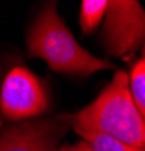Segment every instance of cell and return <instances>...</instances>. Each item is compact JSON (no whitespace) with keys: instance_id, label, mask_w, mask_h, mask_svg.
I'll use <instances>...</instances> for the list:
<instances>
[{"instance_id":"obj_7","label":"cell","mask_w":145,"mask_h":151,"mask_svg":"<svg viewBox=\"0 0 145 151\" xmlns=\"http://www.w3.org/2000/svg\"><path fill=\"white\" fill-rule=\"evenodd\" d=\"M128 91L142 119L145 121V58L133 67L128 77Z\"/></svg>"},{"instance_id":"obj_8","label":"cell","mask_w":145,"mask_h":151,"mask_svg":"<svg viewBox=\"0 0 145 151\" xmlns=\"http://www.w3.org/2000/svg\"><path fill=\"white\" fill-rule=\"evenodd\" d=\"M85 142H88L89 147L92 148V151H144V150H138L128 147L126 144H121L115 139L100 133H92V132H80L79 133Z\"/></svg>"},{"instance_id":"obj_1","label":"cell","mask_w":145,"mask_h":151,"mask_svg":"<svg viewBox=\"0 0 145 151\" xmlns=\"http://www.w3.org/2000/svg\"><path fill=\"white\" fill-rule=\"evenodd\" d=\"M77 133L92 132L145 151V121L128 91V76L118 71L91 104L72 116Z\"/></svg>"},{"instance_id":"obj_10","label":"cell","mask_w":145,"mask_h":151,"mask_svg":"<svg viewBox=\"0 0 145 151\" xmlns=\"http://www.w3.org/2000/svg\"><path fill=\"white\" fill-rule=\"evenodd\" d=\"M144 58H145V45H144Z\"/></svg>"},{"instance_id":"obj_2","label":"cell","mask_w":145,"mask_h":151,"mask_svg":"<svg viewBox=\"0 0 145 151\" xmlns=\"http://www.w3.org/2000/svg\"><path fill=\"white\" fill-rule=\"evenodd\" d=\"M27 50L30 56L44 59L59 73L88 76L113 67L111 62L92 56L74 40L55 3L47 5L35 20L27 36Z\"/></svg>"},{"instance_id":"obj_3","label":"cell","mask_w":145,"mask_h":151,"mask_svg":"<svg viewBox=\"0 0 145 151\" xmlns=\"http://www.w3.org/2000/svg\"><path fill=\"white\" fill-rule=\"evenodd\" d=\"M145 41V11L136 0H112L104 15L103 42L107 53L126 58Z\"/></svg>"},{"instance_id":"obj_6","label":"cell","mask_w":145,"mask_h":151,"mask_svg":"<svg viewBox=\"0 0 145 151\" xmlns=\"http://www.w3.org/2000/svg\"><path fill=\"white\" fill-rule=\"evenodd\" d=\"M107 0H83L80 6V26L85 33H89L101 23L107 11Z\"/></svg>"},{"instance_id":"obj_4","label":"cell","mask_w":145,"mask_h":151,"mask_svg":"<svg viewBox=\"0 0 145 151\" xmlns=\"http://www.w3.org/2000/svg\"><path fill=\"white\" fill-rule=\"evenodd\" d=\"M48 109V95L36 76L24 67H14L0 89V110L11 121L35 118Z\"/></svg>"},{"instance_id":"obj_5","label":"cell","mask_w":145,"mask_h":151,"mask_svg":"<svg viewBox=\"0 0 145 151\" xmlns=\"http://www.w3.org/2000/svg\"><path fill=\"white\" fill-rule=\"evenodd\" d=\"M65 130L67 124L60 118L30 121L0 134V151H56Z\"/></svg>"},{"instance_id":"obj_9","label":"cell","mask_w":145,"mask_h":151,"mask_svg":"<svg viewBox=\"0 0 145 151\" xmlns=\"http://www.w3.org/2000/svg\"><path fill=\"white\" fill-rule=\"evenodd\" d=\"M56 151H92V148L89 147L88 142L82 141V142H79L76 145H65L62 148H57Z\"/></svg>"}]
</instances>
